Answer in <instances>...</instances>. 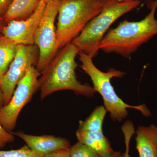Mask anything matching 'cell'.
Returning a JSON list of instances; mask_svg holds the SVG:
<instances>
[{
  "instance_id": "12",
  "label": "cell",
  "mask_w": 157,
  "mask_h": 157,
  "mask_svg": "<svg viewBox=\"0 0 157 157\" xmlns=\"http://www.w3.org/2000/svg\"><path fill=\"white\" fill-rule=\"evenodd\" d=\"M76 136L78 141L91 147L101 157H110L115 151L103 132H84L78 129Z\"/></svg>"
},
{
  "instance_id": "5",
  "label": "cell",
  "mask_w": 157,
  "mask_h": 157,
  "mask_svg": "<svg viewBox=\"0 0 157 157\" xmlns=\"http://www.w3.org/2000/svg\"><path fill=\"white\" fill-rule=\"evenodd\" d=\"M105 0H61L56 34L59 49L71 43L102 11Z\"/></svg>"
},
{
  "instance_id": "9",
  "label": "cell",
  "mask_w": 157,
  "mask_h": 157,
  "mask_svg": "<svg viewBox=\"0 0 157 157\" xmlns=\"http://www.w3.org/2000/svg\"><path fill=\"white\" fill-rule=\"evenodd\" d=\"M46 3L41 0L36 10L24 20H13L8 23L2 33L17 45H34V37L43 14Z\"/></svg>"
},
{
  "instance_id": "16",
  "label": "cell",
  "mask_w": 157,
  "mask_h": 157,
  "mask_svg": "<svg viewBox=\"0 0 157 157\" xmlns=\"http://www.w3.org/2000/svg\"><path fill=\"white\" fill-rule=\"evenodd\" d=\"M45 155L33 150L26 144L16 150H0V157H44Z\"/></svg>"
},
{
  "instance_id": "10",
  "label": "cell",
  "mask_w": 157,
  "mask_h": 157,
  "mask_svg": "<svg viewBox=\"0 0 157 157\" xmlns=\"http://www.w3.org/2000/svg\"><path fill=\"white\" fill-rule=\"evenodd\" d=\"M11 133L21 138L32 150L42 154L45 155L62 149L69 148L71 146L70 141L64 137L50 135H30L21 131Z\"/></svg>"
},
{
  "instance_id": "2",
  "label": "cell",
  "mask_w": 157,
  "mask_h": 157,
  "mask_svg": "<svg viewBox=\"0 0 157 157\" xmlns=\"http://www.w3.org/2000/svg\"><path fill=\"white\" fill-rule=\"evenodd\" d=\"M157 0L150 5V11L140 21H122L104 36L100 49L106 53H116L128 57L157 35V20L155 15Z\"/></svg>"
},
{
  "instance_id": "4",
  "label": "cell",
  "mask_w": 157,
  "mask_h": 157,
  "mask_svg": "<svg viewBox=\"0 0 157 157\" xmlns=\"http://www.w3.org/2000/svg\"><path fill=\"white\" fill-rule=\"evenodd\" d=\"M140 3L105 0L101 12L85 26L71 43L79 52L93 58L98 54L101 42L110 26L122 15L137 8Z\"/></svg>"
},
{
  "instance_id": "22",
  "label": "cell",
  "mask_w": 157,
  "mask_h": 157,
  "mask_svg": "<svg viewBox=\"0 0 157 157\" xmlns=\"http://www.w3.org/2000/svg\"><path fill=\"white\" fill-rule=\"evenodd\" d=\"M7 24V23L4 19L3 15L0 13V33H2L3 29Z\"/></svg>"
},
{
  "instance_id": "11",
  "label": "cell",
  "mask_w": 157,
  "mask_h": 157,
  "mask_svg": "<svg viewBox=\"0 0 157 157\" xmlns=\"http://www.w3.org/2000/svg\"><path fill=\"white\" fill-rule=\"evenodd\" d=\"M136 134V148L139 157H157V126L138 127Z\"/></svg>"
},
{
  "instance_id": "17",
  "label": "cell",
  "mask_w": 157,
  "mask_h": 157,
  "mask_svg": "<svg viewBox=\"0 0 157 157\" xmlns=\"http://www.w3.org/2000/svg\"><path fill=\"white\" fill-rule=\"evenodd\" d=\"M70 157H101L91 147L81 142H76L70 148Z\"/></svg>"
},
{
  "instance_id": "18",
  "label": "cell",
  "mask_w": 157,
  "mask_h": 157,
  "mask_svg": "<svg viewBox=\"0 0 157 157\" xmlns=\"http://www.w3.org/2000/svg\"><path fill=\"white\" fill-rule=\"evenodd\" d=\"M15 139V136L11 132H8L0 124V150L7 144L12 143Z\"/></svg>"
},
{
  "instance_id": "7",
  "label": "cell",
  "mask_w": 157,
  "mask_h": 157,
  "mask_svg": "<svg viewBox=\"0 0 157 157\" xmlns=\"http://www.w3.org/2000/svg\"><path fill=\"white\" fill-rule=\"evenodd\" d=\"M61 0H49L36 31L34 44L39 49V59L36 68L40 73L47 67L59 50L55 23Z\"/></svg>"
},
{
  "instance_id": "1",
  "label": "cell",
  "mask_w": 157,
  "mask_h": 157,
  "mask_svg": "<svg viewBox=\"0 0 157 157\" xmlns=\"http://www.w3.org/2000/svg\"><path fill=\"white\" fill-rule=\"evenodd\" d=\"M79 50L72 43L58 51L39 78L41 100L59 91L69 90L79 95L91 98L96 93L88 84L78 81L76 73L75 61Z\"/></svg>"
},
{
  "instance_id": "23",
  "label": "cell",
  "mask_w": 157,
  "mask_h": 157,
  "mask_svg": "<svg viewBox=\"0 0 157 157\" xmlns=\"http://www.w3.org/2000/svg\"><path fill=\"white\" fill-rule=\"evenodd\" d=\"M5 105V100H4V95L2 88H1V83H0V109Z\"/></svg>"
},
{
  "instance_id": "24",
  "label": "cell",
  "mask_w": 157,
  "mask_h": 157,
  "mask_svg": "<svg viewBox=\"0 0 157 157\" xmlns=\"http://www.w3.org/2000/svg\"><path fill=\"white\" fill-rule=\"evenodd\" d=\"M109 157H124V154H122L120 151H114Z\"/></svg>"
},
{
  "instance_id": "19",
  "label": "cell",
  "mask_w": 157,
  "mask_h": 157,
  "mask_svg": "<svg viewBox=\"0 0 157 157\" xmlns=\"http://www.w3.org/2000/svg\"><path fill=\"white\" fill-rule=\"evenodd\" d=\"M70 148L55 151L46 154L44 157H70Z\"/></svg>"
},
{
  "instance_id": "3",
  "label": "cell",
  "mask_w": 157,
  "mask_h": 157,
  "mask_svg": "<svg viewBox=\"0 0 157 157\" xmlns=\"http://www.w3.org/2000/svg\"><path fill=\"white\" fill-rule=\"evenodd\" d=\"M78 55L81 62L80 67L90 76L93 88L96 92L101 94L104 101V107L109 112L113 120L119 122L124 120L128 114V109L139 110L145 116L151 115L150 111L145 105H129L116 93L110 80L114 77L122 78L126 75L125 73L113 68L109 69L107 72H103L94 64L92 57L81 52H79Z\"/></svg>"
},
{
  "instance_id": "6",
  "label": "cell",
  "mask_w": 157,
  "mask_h": 157,
  "mask_svg": "<svg viewBox=\"0 0 157 157\" xmlns=\"http://www.w3.org/2000/svg\"><path fill=\"white\" fill-rule=\"evenodd\" d=\"M41 75L36 67L29 68L17 83L9 103L0 109V124L6 131L11 132L14 130L20 113L39 90Z\"/></svg>"
},
{
  "instance_id": "14",
  "label": "cell",
  "mask_w": 157,
  "mask_h": 157,
  "mask_svg": "<svg viewBox=\"0 0 157 157\" xmlns=\"http://www.w3.org/2000/svg\"><path fill=\"white\" fill-rule=\"evenodd\" d=\"M18 45L0 33V77L8 71L17 52Z\"/></svg>"
},
{
  "instance_id": "25",
  "label": "cell",
  "mask_w": 157,
  "mask_h": 157,
  "mask_svg": "<svg viewBox=\"0 0 157 157\" xmlns=\"http://www.w3.org/2000/svg\"><path fill=\"white\" fill-rule=\"evenodd\" d=\"M117 1L120 2H141L143 0H117Z\"/></svg>"
},
{
  "instance_id": "13",
  "label": "cell",
  "mask_w": 157,
  "mask_h": 157,
  "mask_svg": "<svg viewBox=\"0 0 157 157\" xmlns=\"http://www.w3.org/2000/svg\"><path fill=\"white\" fill-rule=\"evenodd\" d=\"M41 0H12L3 15L7 23L13 20H24L33 15Z\"/></svg>"
},
{
  "instance_id": "8",
  "label": "cell",
  "mask_w": 157,
  "mask_h": 157,
  "mask_svg": "<svg viewBox=\"0 0 157 157\" xmlns=\"http://www.w3.org/2000/svg\"><path fill=\"white\" fill-rule=\"evenodd\" d=\"M36 45H18L17 52L8 71L0 77L1 88L5 105L9 103L18 82L25 76L31 67H36L39 59Z\"/></svg>"
},
{
  "instance_id": "20",
  "label": "cell",
  "mask_w": 157,
  "mask_h": 157,
  "mask_svg": "<svg viewBox=\"0 0 157 157\" xmlns=\"http://www.w3.org/2000/svg\"><path fill=\"white\" fill-rule=\"evenodd\" d=\"M12 0H0V13L4 15Z\"/></svg>"
},
{
  "instance_id": "21",
  "label": "cell",
  "mask_w": 157,
  "mask_h": 157,
  "mask_svg": "<svg viewBox=\"0 0 157 157\" xmlns=\"http://www.w3.org/2000/svg\"><path fill=\"white\" fill-rule=\"evenodd\" d=\"M131 139L129 138L125 139V143L126 151L124 153V157H130L129 154V150H130V142Z\"/></svg>"
},
{
  "instance_id": "26",
  "label": "cell",
  "mask_w": 157,
  "mask_h": 157,
  "mask_svg": "<svg viewBox=\"0 0 157 157\" xmlns=\"http://www.w3.org/2000/svg\"><path fill=\"white\" fill-rule=\"evenodd\" d=\"M42 1H44L45 3H47L49 0H42Z\"/></svg>"
},
{
  "instance_id": "15",
  "label": "cell",
  "mask_w": 157,
  "mask_h": 157,
  "mask_svg": "<svg viewBox=\"0 0 157 157\" xmlns=\"http://www.w3.org/2000/svg\"><path fill=\"white\" fill-rule=\"evenodd\" d=\"M107 110L104 106H98L84 121L79 122L78 130L84 132H103V124Z\"/></svg>"
}]
</instances>
